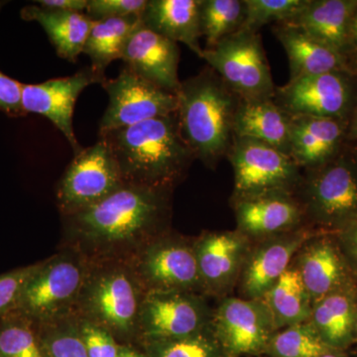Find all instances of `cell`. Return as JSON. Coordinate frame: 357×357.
Segmentation results:
<instances>
[{
    "label": "cell",
    "instance_id": "39",
    "mask_svg": "<svg viewBox=\"0 0 357 357\" xmlns=\"http://www.w3.org/2000/svg\"><path fill=\"white\" fill-rule=\"evenodd\" d=\"M22 83L0 72V112L8 116H25L22 109Z\"/></svg>",
    "mask_w": 357,
    "mask_h": 357
},
{
    "label": "cell",
    "instance_id": "31",
    "mask_svg": "<svg viewBox=\"0 0 357 357\" xmlns=\"http://www.w3.org/2000/svg\"><path fill=\"white\" fill-rule=\"evenodd\" d=\"M244 20L243 0H202L201 32L206 48L239 31Z\"/></svg>",
    "mask_w": 357,
    "mask_h": 357
},
{
    "label": "cell",
    "instance_id": "44",
    "mask_svg": "<svg viewBox=\"0 0 357 357\" xmlns=\"http://www.w3.org/2000/svg\"><path fill=\"white\" fill-rule=\"evenodd\" d=\"M351 46L354 47L357 54V9L351 23Z\"/></svg>",
    "mask_w": 357,
    "mask_h": 357
},
{
    "label": "cell",
    "instance_id": "35",
    "mask_svg": "<svg viewBox=\"0 0 357 357\" xmlns=\"http://www.w3.org/2000/svg\"><path fill=\"white\" fill-rule=\"evenodd\" d=\"M39 328L49 357H89L75 314Z\"/></svg>",
    "mask_w": 357,
    "mask_h": 357
},
{
    "label": "cell",
    "instance_id": "23",
    "mask_svg": "<svg viewBox=\"0 0 357 357\" xmlns=\"http://www.w3.org/2000/svg\"><path fill=\"white\" fill-rule=\"evenodd\" d=\"M357 280L312 304L309 323L330 349L345 351L356 344Z\"/></svg>",
    "mask_w": 357,
    "mask_h": 357
},
{
    "label": "cell",
    "instance_id": "22",
    "mask_svg": "<svg viewBox=\"0 0 357 357\" xmlns=\"http://www.w3.org/2000/svg\"><path fill=\"white\" fill-rule=\"evenodd\" d=\"M272 32L287 54L290 79L332 72H351L342 54L310 36L292 23L272 25Z\"/></svg>",
    "mask_w": 357,
    "mask_h": 357
},
{
    "label": "cell",
    "instance_id": "1",
    "mask_svg": "<svg viewBox=\"0 0 357 357\" xmlns=\"http://www.w3.org/2000/svg\"><path fill=\"white\" fill-rule=\"evenodd\" d=\"M174 189L124 184L107 199L61 217L60 248L86 261H130L153 239L171 230Z\"/></svg>",
    "mask_w": 357,
    "mask_h": 357
},
{
    "label": "cell",
    "instance_id": "46",
    "mask_svg": "<svg viewBox=\"0 0 357 357\" xmlns=\"http://www.w3.org/2000/svg\"><path fill=\"white\" fill-rule=\"evenodd\" d=\"M352 143H354V145L349 148V151H351L352 157H354V161H356V163L357 164V141L356 142Z\"/></svg>",
    "mask_w": 357,
    "mask_h": 357
},
{
    "label": "cell",
    "instance_id": "10",
    "mask_svg": "<svg viewBox=\"0 0 357 357\" xmlns=\"http://www.w3.org/2000/svg\"><path fill=\"white\" fill-rule=\"evenodd\" d=\"M126 184L107 142L100 138L93 146L75 155L56 189L61 217L79 213L107 199Z\"/></svg>",
    "mask_w": 357,
    "mask_h": 357
},
{
    "label": "cell",
    "instance_id": "20",
    "mask_svg": "<svg viewBox=\"0 0 357 357\" xmlns=\"http://www.w3.org/2000/svg\"><path fill=\"white\" fill-rule=\"evenodd\" d=\"M121 60L138 76L177 95L180 48L178 43L141 24L126 42Z\"/></svg>",
    "mask_w": 357,
    "mask_h": 357
},
{
    "label": "cell",
    "instance_id": "29",
    "mask_svg": "<svg viewBox=\"0 0 357 357\" xmlns=\"http://www.w3.org/2000/svg\"><path fill=\"white\" fill-rule=\"evenodd\" d=\"M273 317L277 331L309 321L312 302L297 269L287 271L262 298Z\"/></svg>",
    "mask_w": 357,
    "mask_h": 357
},
{
    "label": "cell",
    "instance_id": "24",
    "mask_svg": "<svg viewBox=\"0 0 357 357\" xmlns=\"http://www.w3.org/2000/svg\"><path fill=\"white\" fill-rule=\"evenodd\" d=\"M201 4L202 0H148L141 21L151 31L185 44L202 59Z\"/></svg>",
    "mask_w": 357,
    "mask_h": 357
},
{
    "label": "cell",
    "instance_id": "28",
    "mask_svg": "<svg viewBox=\"0 0 357 357\" xmlns=\"http://www.w3.org/2000/svg\"><path fill=\"white\" fill-rule=\"evenodd\" d=\"M141 24V16L136 15L93 21L83 51L91 60V69L105 77L107 68L121 59L126 42Z\"/></svg>",
    "mask_w": 357,
    "mask_h": 357
},
{
    "label": "cell",
    "instance_id": "45",
    "mask_svg": "<svg viewBox=\"0 0 357 357\" xmlns=\"http://www.w3.org/2000/svg\"><path fill=\"white\" fill-rule=\"evenodd\" d=\"M319 357H347V356L345 351L330 349V351L325 352V354H321Z\"/></svg>",
    "mask_w": 357,
    "mask_h": 357
},
{
    "label": "cell",
    "instance_id": "13",
    "mask_svg": "<svg viewBox=\"0 0 357 357\" xmlns=\"http://www.w3.org/2000/svg\"><path fill=\"white\" fill-rule=\"evenodd\" d=\"M199 293H146L139 319L138 344L177 340L210 328L213 307Z\"/></svg>",
    "mask_w": 357,
    "mask_h": 357
},
{
    "label": "cell",
    "instance_id": "17",
    "mask_svg": "<svg viewBox=\"0 0 357 357\" xmlns=\"http://www.w3.org/2000/svg\"><path fill=\"white\" fill-rule=\"evenodd\" d=\"M319 232L307 225L252 243L236 286L239 297L262 299L292 265L299 249Z\"/></svg>",
    "mask_w": 357,
    "mask_h": 357
},
{
    "label": "cell",
    "instance_id": "42",
    "mask_svg": "<svg viewBox=\"0 0 357 357\" xmlns=\"http://www.w3.org/2000/svg\"><path fill=\"white\" fill-rule=\"evenodd\" d=\"M117 357H149L139 344H121Z\"/></svg>",
    "mask_w": 357,
    "mask_h": 357
},
{
    "label": "cell",
    "instance_id": "19",
    "mask_svg": "<svg viewBox=\"0 0 357 357\" xmlns=\"http://www.w3.org/2000/svg\"><path fill=\"white\" fill-rule=\"evenodd\" d=\"M312 304L357 278L347 264L335 234L321 231L307 239L292 262Z\"/></svg>",
    "mask_w": 357,
    "mask_h": 357
},
{
    "label": "cell",
    "instance_id": "14",
    "mask_svg": "<svg viewBox=\"0 0 357 357\" xmlns=\"http://www.w3.org/2000/svg\"><path fill=\"white\" fill-rule=\"evenodd\" d=\"M102 86L109 95V105L98 135L177 112V95L150 83L126 65L119 76L105 79Z\"/></svg>",
    "mask_w": 357,
    "mask_h": 357
},
{
    "label": "cell",
    "instance_id": "18",
    "mask_svg": "<svg viewBox=\"0 0 357 357\" xmlns=\"http://www.w3.org/2000/svg\"><path fill=\"white\" fill-rule=\"evenodd\" d=\"M230 204L236 215V229L252 243L307 225L302 206L293 192L230 199Z\"/></svg>",
    "mask_w": 357,
    "mask_h": 357
},
{
    "label": "cell",
    "instance_id": "32",
    "mask_svg": "<svg viewBox=\"0 0 357 357\" xmlns=\"http://www.w3.org/2000/svg\"><path fill=\"white\" fill-rule=\"evenodd\" d=\"M309 321L281 328L270 340L268 357H319L330 351Z\"/></svg>",
    "mask_w": 357,
    "mask_h": 357
},
{
    "label": "cell",
    "instance_id": "9",
    "mask_svg": "<svg viewBox=\"0 0 357 357\" xmlns=\"http://www.w3.org/2000/svg\"><path fill=\"white\" fill-rule=\"evenodd\" d=\"M130 263L146 293L181 291L204 295L191 237L169 230L141 249Z\"/></svg>",
    "mask_w": 357,
    "mask_h": 357
},
{
    "label": "cell",
    "instance_id": "43",
    "mask_svg": "<svg viewBox=\"0 0 357 357\" xmlns=\"http://www.w3.org/2000/svg\"><path fill=\"white\" fill-rule=\"evenodd\" d=\"M347 140L349 142L357 141V98L354 109H352L351 119L349 121V129H347Z\"/></svg>",
    "mask_w": 357,
    "mask_h": 357
},
{
    "label": "cell",
    "instance_id": "48",
    "mask_svg": "<svg viewBox=\"0 0 357 357\" xmlns=\"http://www.w3.org/2000/svg\"><path fill=\"white\" fill-rule=\"evenodd\" d=\"M257 357H268L266 356H257Z\"/></svg>",
    "mask_w": 357,
    "mask_h": 357
},
{
    "label": "cell",
    "instance_id": "12",
    "mask_svg": "<svg viewBox=\"0 0 357 357\" xmlns=\"http://www.w3.org/2000/svg\"><path fill=\"white\" fill-rule=\"evenodd\" d=\"M211 330L227 357L261 356L277 332L264 301L227 296L213 307Z\"/></svg>",
    "mask_w": 357,
    "mask_h": 357
},
{
    "label": "cell",
    "instance_id": "2",
    "mask_svg": "<svg viewBox=\"0 0 357 357\" xmlns=\"http://www.w3.org/2000/svg\"><path fill=\"white\" fill-rule=\"evenodd\" d=\"M126 184L175 190L195 156L183 139L177 115L156 117L100 134Z\"/></svg>",
    "mask_w": 357,
    "mask_h": 357
},
{
    "label": "cell",
    "instance_id": "8",
    "mask_svg": "<svg viewBox=\"0 0 357 357\" xmlns=\"http://www.w3.org/2000/svg\"><path fill=\"white\" fill-rule=\"evenodd\" d=\"M227 158L234 169L231 199L272 192L295 194L302 180V169L290 156L251 138L234 136Z\"/></svg>",
    "mask_w": 357,
    "mask_h": 357
},
{
    "label": "cell",
    "instance_id": "3",
    "mask_svg": "<svg viewBox=\"0 0 357 357\" xmlns=\"http://www.w3.org/2000/svg\"><path fill=\"white\" fill-rule=\"evenodd\" d=\"M177 98L183 139L195 159L213 170L231 147L241 98L208 66L181 83Z\"/></svg>",
    "mask_w": 357,
    "mask_h": 357
},
{
    "label": "cell",
    "instance_id": "11",
    "mask_svg": "<svg viewBox=\"0 0 357 357\" xmlns=\"http://www.w3.org/2000/svg\"><path fill=\"white\" fill-rule=\"evenodd\" d=\"M351 72H332L292 79L276 86L273 102L290 116L349 121L357 86Z\"/></svg>",
    "mask_w": 357,
    "mask_h": 357
},
{
    "label": "cell",
    "instance_id": "4",
    "mask_svg": "<svg viewBox=\"0 0 357 357\" xmlns=\"http://www.w3.org/2000/svg\"><path fill=\"white\" fill-rule=\"evenodd\" d=\"M145 295L130 261H88L74 314L109 331L119 344H137Z\"/></svg>",
    "mask_w": 357,
    "mask_h": 357
},
{
    "label": "cell",
    "instance_id": "15",
    "mask_svg": "<svg viewBox=\"0 0 357 357\" xmlns=\"http://www.w3.org/2000/svg\"><path fill=\"white\" fill-rule=\"evenodd\" d=\"M252 246V241L234 230L203 231L194 237L195 255L206 297L230 296Z\"/></svg>",
    "mask_w": 357,
    "mask_h": 357
},
{
    "label": "cell",
    "instance_id": "47",
    "mask_svg": "<svg viewBox=\"0 0 357 357\" xmlns=\"http://www.w3.org/2000/svg\"><path fill=\"white\" fill-rule=\"evenodd\" d=\"M356 344H357V317H356Z\"/></svg>",
    "mask_w": 357,
    "mask_h": 357
},
{
    "label": "cell",
    "instance_id": "25",
    "mask_svg": "<svg viewBox=\"0 0 357 357\" xmlns=\"http://www.w3.org/2000/svg\"><path fill=\"white\" fill-rule=\"evenodd\" d=\"M356 9V0H310L304 10L288 23L299 26L345 57L351 47V23Z\"/></svg>",
    "mask_w": 357,
    "mask_h": 357
},
{
    "label": "cell",
    "instance_id": "33",
    "mask_svg": "<svg viewBox=\"0 0 357 357\" xmlns=\"http://www.w3.org/2000/svg\"><path fill=\"white\" fill-rule=\"evenodd\" d=\"M139 345L149 357H227L211 326L190 337Z\"/></svg>",
    "mask_w": 357,
    "mask_h": 357
},
{
    "label": "cell",
    "instance_id": "34",
    "mask_svg": "<svg viewBox=\"0 0 357 357\" xmlns=\"http://www.w3.org/2000/svg\"><path fill=\"white\" fill-rule=\"evenodd\" d=\"M310 0H243L245 20L241 29L259 32L263 26L290 22Z\"/></svg>",
    "mask_w": 357,
    "mask_h": 357
},
{
    "label": "cell",
    "instance_id": "37",
    "mask_svg": "<svg viewBox=\"0 0 357 357\" xmlns=\"http://www.w3.org/2000/svg\"><path fill=\"white\" fill-rule=\"evenodd\" d=\"M148 0H89L86 14L91 20L141 16Z\"/></svg>",
    "mask_w": 357,
    "mask_h": 357
},
{
    "label": "cell",
    "instance_id": "40",
    "mask_svg": "<svg viewBox=\"0 0 357 357\" xmlns=\"http://www.w3.org/2000/svg\"><path fill=\"white\" fill-rule=\"evenodd\" d=\"M335 234L347 264L357 278V220Z\"/></svg>",
    "mask_w": 357,
    "mask_h": 357
},
{
    "label": "cell",
    "instance_id": "21",
    "mask_svg": "<svg viewBox=\"0 0 357 357\" xmlns=\"http://www.w3.org/2000/svg\"><path fill=\"white\" fill-rule=\"evenodd\" d=\"M349 121L324 117L291 116V158L302 171L326 165L342 153Z\"/></svg>",
    "mask_w": 357,
    "mask_h": 357
},
{
    "label": "cell",
    "instance_id": "16",
    "mask_svg": "<svg viewBox=\"0 0 357 357\" xmlns=\"http://www.w3.org/2000/svg\"><path fill=\"white\" fill-rule=\"evenodd\" d=\"M105 79L107 77L98 75L89 66L73 76L49 79L40 84H23L22 109L26 114H36L48 119L65 136L75 156L84 149L73 128V115L77 98L91 84H102Z\"/></svg>",
    "mask_w": 357,
    "mask_h": 357
},
{
    "label": "cell",
    "instance_id": "6",
    "mask_svg": "<svg viewBox=\"0 0 357 357\" xmlns=\"http://www.w3.org/2000/svg\"><path fill=\"white\" fill-rule=\"evenodd\" d=\"M295 196L309 227L337 234L357 220V164L349 149L326 165L303 171Z\"/></svg>",
    "mask_w": 357,
    "mask_h": 357
},
{
    "label": "cell",
    "instance_id": "30",
    "mask_svg": "<svg viewBox=\"0 0 357 357\" xmlns=\"http://www.w3.org/2000/svg\"><path fill=\"white\" fill-rule=\"evenodd\" d=\"M0 357H49L39 326L15 311L0 319Z\"/></svg>",
    "mask_w": 357,
    "mask_h": 357
},
{
    "label": "cell",
    "instance_id": "36",
    "mask_svg": "<svg viewBox=\"0 0 357 357\" xmlns=\"http://www.w3.org/2000/svg\"><path fill=\"white\" fill-rule=\"evenodd\" d=\"M75 317L79 337L89 357H117L121 344L109 331L76 314Z\"/></svg>",
    "mask_w": 357,
    "mask_h": 357
},
{
    "label": "cell",
    "instance_id": "27",
    "mask_svg": "<svg viewBox=\"0 0 357 357\" xmlns=\"http://www.w3.org/2000/svg\"><path fill=\"white\" fill-rule=\"evenodd\" d=\"M290 119L273 100H241L234 136L260 141L291 157Z\"/></svg>",
    "mask_w": 357,
    "mask_h": 357
},
{
    "label": "cell",
    "instance_id": "26",
    "mask_svg": "<svg viewBox=\"0 0 357 357\" xmlns=\"http://www.w3.org/2000/svg\"><path fill=\"white\" fill-rule=\"evenodd\" d=\"M20 15L23 20L39 23L59 57L72 63H76L83 53L93 24V20L86 13L43 8L38 4L23 7Z\"/></svg>",
    "mask_w": 357,
    "mask_h": 357
},
{
    "label": "cell",
    "instance_id": "41",
    "mask_svg": "<svg viewBox=\"0 0 357 357\" xmlns=\"http://www.w3.org/2000/svg\"><path fill=\"white\" fill-rule=\"evenodd\" d=\"M34 3L38 4L43 8L86 13L89 0H37Z\"/></svg>",
    "mask_w": 357,
    "mask_h": 357
},
{
    "label": "cell",
    "instance_id": "5",
    "mask_svg": "<svg viewBox=\"0 0 357 357\" xmlns=\"http://www.w3.org/2000/svg\"><path fill=\"white\" fill-rule=\"evenodd\" d=\"M88 261L68 248L35 263L13 311L37 326L55 323L74 314L83 287Z\"/></svg>",
    "mask_w": 357,
    "mask_h": 357
},
{
    "label": "cell",
    "instance_id": "38",
    "mask_svg": "<svg viewBox=\"0 0 357 357\" xmlns=\"http://www.w3.org/2000/svg\"><path fill=\"white\" fill-rule=\"evenodd\" d=\"M35 264L0 275V319L13 311Z\"/></svg>",
    "mask_w": 357,
    "mask_h": 357
},
{
    "label": "cell",
    "instance_id": "7",
    "mask_svg": "<svg viewBox=\"0 0 357 357\" xmlns=\"http://www.w3.org/2000/svg\"><path fill=\"white\" fill-rule=\"evenodd\" d=\"M202 59L241 100H273L276 86L259 32L241 29L204 49Z\"/></svg>",
    "mask_w": 357,
    "mask_h": 357
}]
</instances>
